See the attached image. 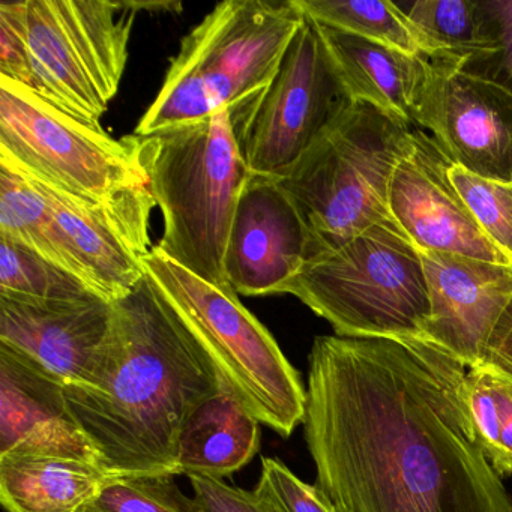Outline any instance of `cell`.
<instances>
[{
  "instance_id": "cell-32",
  "label": "cell",
  "mask_w": 512,
  "mask_h": 512,
  "mask_svg": "<svg viewBox=\"0 0 512 512\" xmlns=\"http://www.w3.org/2000/svg\"><path fill=\"white\" fill-rule=\"evenodd\" d=\"M475 368H485L512 380V301L491 332Z\"/></svg>"
},
{
  "instance_id": "cell-3",
  "label": "cell",
  "mask_w": 512,
  "mask_h": 512,
  "mask_svg": "<svg viewBox=\"0 0 512 512\" xmlns=\"http://www.w3.org/2000/svg\"><path fill=\"white\" fill-rule=\"evenodd\" d=\"M0 160L109 215L140 259L152 250L157 202L128 136L113 139L0 77Z\"/></svg>"
},
{
  "instance_id": "cell-9",
  "label": "cell",
  "mask_w": 512,
  "mask_h": 512,
  "mask_svg": "<svg viewBox=\"0 0 512 512\" xmlns=\"http://www.w3.org/2000/svg\"><path fill=\"white\" fill-rule=\"evenodd\" d=\"M137 2L25 0L31 91L91 125L121 88Z\"/></svg>"
},
{
  "instance_id": "cell-15",
  "label": "cell",
  "mask_w": 512,
  "mask_h": 512,
  "mask_svg": "<svg viewBox=\"0 0 512 512\" xmlns=\"http://www.w3.org/2000/svg\"><path fill=\"white\" fill-rule=\"evenodd\" d=\"M112 302L71 301L0 293V341L49 368L65 385L91 386L112 328Z\"/></svg>"
},
{
  "instance_id": "cell-16",
  "label": "cell",
  "mask_w": 512,
  "mask_h": 512,
  "mask_svg": "<svg viewBox=\"0 0 512 512\" xmlns=\"http://www.w3.org/2000/svg\"><path fill=\"white\" fill-rule=\"evenodd\" d=\"M8 452L65 455L101 467L97 449L71 415L64 380L0 341V455Z\"/></svg>"
},
{
  "instance_id": "cell-2",
  "label": "cell",
  "mask_w": 512,
  "mask_h": 512,
  "mask_svg": "<svg viewBox=\"0 0 512 512\" xmlns=\"http://www.w3.org/2000/svg\"><path fill=\"white\" fill-rule=\"evenodd\" d=\"M112 305L94 383L65 385L71 415L110 478L181 475L182 431L226 385L148 274Z\"/></svg>"
},
{
  "instance_id": "cell-10",
  "label": "cell",
  "mask_w": 512,
  "mask_h": 512,
  "mask_svg": "<svg viewBox=\"0 0 512 512\" xmlns=\"http://www.w3.org/2000/svg\"><path fill=\"white\" fill-rule=\"evenodd\" d=\"M349 101L319 25L305 14L271 85L233 119L250 172L283 176Z\"/></svg>"
},
{
  "instance_id": "cell-7",
  "label": "cell",
  "mask_w": 512,
  "mask_h": 512,
  "mask_svg": "<svg viewBox=\"0 0 512 512\" xmlns=\"http://www.w3.org/2000/svg\"><path fill=\"white\" fill-rule=\"evenodd\" d=\"M142 263L236 400L260 424L289 439L304 422L307 388L266 326L232 287L202 280L157 245Z\"/></svg>"
},
{
  "instance_id": "cell-27",
  "label": "cell",
  "mask_w": 512,
  "mask_h": 512,
  "mask_svg": "<svg viewBox=\"0 0 512 512\" xmlns=\"http://www.w3.org/2000/svg\"><path fill=\"white\" fill-rule=\"evenodd\" d=\"M448 176L485 236L512 260V182L482 178L455 164Z\"/></svg>"
},
{
  "instance_id": "cell-31",
  "label": "cell",
  "mask_w": 512,
  "mask_h": 512,
  "mask_svg": "<svg viewBox=\"0 0 512 512\" xmlns=\"http://www.w3.org/2000/svg\"><path fill=\"white\" fill-rule=\"evenodd\" d=\"M487 7L496 29L499 52L491 61L469 71L512 86V0H487Z\"/></svg>"
},
{
  "instance_id": "cell-11",
  "label": "cell",
  "mask_w": 512,
  "mask_h": 512,
  "mask_svg": "<svg viewBox=\"0 0 512 512\" xmlns=\"http://www.w3.org/2000/svg\"><path fill=\"white\" fill-rule=\"evenodd\" d=\"M415 127L428 131L455 166L512 182V86L431 62Z\"/></svg>"
},
{
  "instance_id": "cell-22",
  "label": "cell",
  "mask_w": 512,
  "mask_h": 512,
  "mask_svg": "<svg viewBox=\"0 0 512 512\" xmlns=\"http://www.w3.org/2000/svg\"><path fill=\"white\" fill-rule=\"evenodd\" d=\"M0 238L29 248L77 277L46 197L29 176L5 160H0Z\"/></svg>"
},
{
  "instance_id": "cell-5",
  "label": "cell",
  "mask_w": 512,
  "mask_h": 512,
  "mask_svg": "<svg viewBox=\"0 0 512 512\" xmlns=\"http://www.w3.org/2000/svg\"><path fill=\"white\" fill-rule=\"evenodd\" d=\"M163 214L157 248L197 277L230 287L227 241L251 176L229 110L151 136H128Z\"/></svg>"
},
{
  "instance_id": "cell-26",
  "label": "cell",
  "mask_w": 512,
  "mask_h": 512,
  "mask_svg": "<svg viewBox=\"0 0 512 512\" xmlns=\"http://www.w3.org/2000/svg\"><path fill=\"white\" fill-rule=\"evenodd\" d=\"M173 475L110 478L92 508L98 512H199L196 500L182 493Z\"/></svg>"
},
{
  "instance_id": "cell-30",
  "label": "cell",
  "mask_w": 512,
  "mask_h": 512,
  "mask_svg": "<svg viewBox=\"0 0 512 512\" xmlns=\"http://www.w3.org/2000/svg\"><path fill=\"white\" fill-rule=\"evenodd\" d=\"M199 512H286L274 500L208 476L188 475Z\"/></svg>"
},
{
  "instance_id": "cell-8",
  "label": "cell",
  "mask_w": 512,
  "mask_h": 512,
  "mask_svg": "<svg viewBox=\"0 0 512 512\" xmlns=\"http://www.w3.org/2000/svg\"><path fill=\"white\" fill-rule=\"evenodd\" d=\"M347 338H422L430 295L421 253L394 220L310 260L289 287Z\"/></svg>"
},
{
  "instance_id": "cell-17",
  "label": "cell",
  "mask_w": 512,
  "mask_h": 512,
  "mask_svg": "<svg viewBox=\"0 0 512 512\" xmlns=\"http://www.w3.org/2000/svg\"><path fill=\"white\" fill-rule=\"evenodd\" d=\"M319 28L349 100L370 104L415 128L431 62L329 26Z\"/></svg>"
},
{
  "instance_id": "cell-29",
  "label": "cell",
  "mask_w": 512,
  "mask_h": 512,
  "mask_svg": "<svg viewBox=\"0 0 512 512\" xmlns=\"http://www.w3.org/2000/svg\"><path fill=\"white\" fill-rule=\"evenodd\" d=\"M23 13L25 2L0 4V77L31 89L32 68Z\"/></svg>"
},
{
  "instance_id": "cell-14",
  "label": "cell",
  "mask_w": 512,
  "mask_h": 512,
  "mask_svg": "<svg viewBox=\"0 0 512 512\" xmlns=\"http://www.w3.org/2000/svg\"><path fill=\"white\" fill-rule=\"evenodd\" d=\"M419 253L430 295L422 340L475 368L511 304L512 266L437 251Z\"/></svg>"
},
{
  "instance_id": "cell-20",
  "label": "cell",
  "mask_w": 512,
  "mask_h": 512,
  "mask_svg": "<svg viewBox=\"0 0 512 512\" xmlns=\"http://www.w3.org/2000/svg\"><path fill=\"white\" fill-rule=\"evenodd\" d=\"M260 449V422L223 386L191 416L178 448L181 475L223 479Z\"/></svg>"
},
{
  "instance_id": "cell-19",
  "label": "cell",
  "mask_w": 512,
  "mask_h": 512,
  "mask_svg": "<svg viewBox=\"0 0 512 512\" xmlns=\"http://www.w3.org/2000/svg\"><path fill=\"white\" fill-rule=\"evenodd\" d=\"M103 467L37 452L0 455V503L7 512H82L109 481Z\"/></svg>"
},
{
  "instance_id": "cell-18",
  "label": "cell",
  "mask_w": 512,
  "mask_h": 512,
  "mask_svg": "<svg viewBox=\"0 0 512 512\" xmlns=\"http://www.w3.org/2000/svg\"><path fill=\"white\" fill-rule=\"evenodd\" d=\"M29 178L52 209L77 277L106 301L127 296L145 278L146 271L115 221L100 209Z\"/></svg>"
},
{
  "instance_id": "cell-28",
  "label": "cell",
  "mask_w": 512,
  "mask_h": 512,
  "mask_svg": "<svg viewBox=\"0 0 512 512\" xmlns=\"http://www.w3.org/2000/svg\"><path fill=\"white\" fill-rule=\"evenodd\" d=\"M254 491L274 500L286 512H338L316 485L299 479L278 458H262L260 478Z\"/></svg>"
},
{
  "instance_id": "cell-13",
  "label": "cell",
  "mask_w": 512,
  "mask_h": 512,
  "mask_svg": "<svg viewBox=\"0 0 512 512\" xmlns=\"http://www.w3.org/2000/svg\"><path fill=\"white\" fill-rule=\"evenodd\" d=\"M451 161L433 137L415 128L412 149L392 173L389 214L421 251L457 254L512 266L482 232L448 176Z\"/></svg>"
},
{
  "instance_id": "cell-25",
  "label": "cell",
  "mask_w": 512,
  "mask_h": 512,
  "mask_svg": "<svg viewBox=\"0 0 512 512\" xmlns=\"http://www.w3.org/2000/svg\"><path fill=\"white\" fill-rule=\"evenodd\" d=\"M0 293L47 301L98 296L76 275L5 238H0Z\"/></svg>"
},
{
  "instance_id": "cell-12",
  "label": "cell",
  "mask_w": 512,
  "mask_h": 512,
  "mask_svg": "<svg viewBox=\"0 0 512 512\" xmlns=\"http://www.w3.org/2000/svg\"><path fill=\"white\" fill-rule=\"evenodd\" d=\"M317 254L313 233L280 182L251 173L224 256L229 286L239 296L283 295Z\"/></svg>"
},
{
  "instance_id": "cell-6",
  "label": "cell",
  "mask_w": 512,
  "mask_h": 512,
  "mask_svg": "<svg viewBox=\"0 0 512 512\" xmlns=\"http://www.w3.org/2000/svg\"><path fill=\"white\" fill-rule=\"evenodd\" d=\"M415 142V128L370 106L349 101L278 182L301 212L319 254L374 224L392 220V173Z\"/></svg>"
},
{
  "instance_id": "cell-23",
  "label": "cell",
  "mask_w": 512,
  "mask_h": 512,
  "mask_svg": "<svg viewBox=\"0 0 512 512\" xmlns=\"http://www.w3.org/2000/svg\"><path fill=\"white\" fill-rule=\"evenodd\" d=\"M457 395L470 430L500 476H512V380L461 365Z\"/></svg>"
},
{
  "instance_id": "cell-21",
  "label": "cell",
  "mask_w": 512,
  "mask_h": 512,
  "mask_svg": "<svg viewBox=\"0 0 512 512\" xmlns=\"http://www.w3.org/2000/svg\"><path fill=\"white\" fill-rule=\"evenodd\" d=\"M397 5L430 62L472 70L499 52L487 0H415Z\"/></svg>"
},
{
  "instance_id": "cell-33",
  "label": "cell",
  "mask_w": 512,
  "mask_h": 512,
  "mask_svg": "<svg viewBox=\"0 0 512 512\" xmlns=\"http://www.w3.org/2000/svg\"><path fill=\"white\" fill-rule=\"evenodd\" d=\"M82 512H98L97 509L92 508L91 505L88 506V508L83 509Z\"/></svg>"
},
{
  "instance_id": "cell-4",
  "label": "cell",
  "mask_w": 512,
  "mask_h": 512,
  "mask_svg": "<svg viewBox=\"0 0 512 512\" xmlns=\"http://www.w3.org/2000/svg\"><path fill=\"white\" fill-rule=\"evenodd\" d=\"M305 14L298 0H226L187 37L134 134L202 121L227 109L238 118L271 85Z\"/></svg>"
},
{
  "instance_id": "cell-1",
  "label": "cell",
  "mask_w": 512,
  "mask_h": 512,
  "mask_svg": "<svg viewBox=\"0 0 512 512\" xmlns=\"http://www.w3.org/2000/svg\"><path fill=\"white\" fill-rule=\"evenodd\" d=\"M461 365L422 338L314 340L302 425L338 512H512L458 400Z\"/></svg>"
},
{
  "instance_id": "cell-24",
  "label": "cell",
  "mask_w": 512,
  "mask_h": 512,
  "mask_svg": "<svg viewBox=\"0 0 512 512\" xmlns=\"http://www.w3.org/2000/svg\"><path fill=\"white\" fill-rule=\"evenodd\" d=\"M298 5L319 25L424 58L418 37L395 2L298 0Z\"/></svg>"
}]
</instances>
